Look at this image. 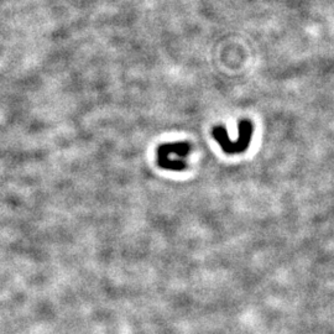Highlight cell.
Wrapping results in <instances>:
<instances>
[{
  "label": "cell",
  "mask_w": 334,
  "mask_h": 334,
  "mask_svg": "<svg viewBox=\"0 0 334 334\" xmlns=\"http://www.w3.org/2000/svg\"><path fill=\"white\" fill-rule=\"evenodd\" d=\"M253 131V124L249 120H241L239 123V140H230L228 134H227V130L221 128V126H215L212 130V135L219 143L224 152L229 153V155H234V153L244 152L248 149Z\"/></svg>",
  "instance_id": "6da1fadb"
},
{
  "label": "cell",
  "mask_w": 334,
  "mask_h": 334,
  "mask_svg": "<svg viewBox=\"0 0 334 334\" xmlns=\"http://www.w3.org/2000/svg\"><path fill=\"white\" fill-rule=\"evenodd\" d=\"M190 150V144L187 143L161 145L158 150V164L165 170L181 171L186 168L185 159Z\"/></svg>",
  "instance_id": "7a4b0ae2"
}]
</instances>
